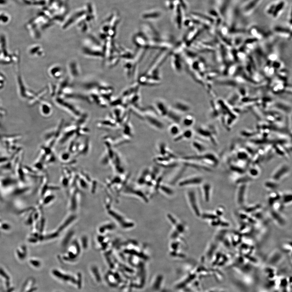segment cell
I'll return each mask as SVG.
<instances>
[{
  "mask_svg": "<svg viewBox=\"0 0 292 292\" xmlns=\"http://www.w3.org/2000/svg\"><path fill=\"white\" fill-rule=\"evenodd\" d=\"M145 119L151 126L157 129L162 130L165 127L163 123L156 117H152V116H146Z\"/></svg>",
  "mask_w": 292,
  "mask_h": 292,
  "instance_id": "7a4b0ae2",
  "label": "cell"
},
{
  "mask_svg": "<svg viewBox=\"0 0 292 292\" xmlns=\"http://www.w3.org/2000/svg\"><path fill=\"white\" fill-rule=\"evenodd\" d=\"M193 135V133L192 131L189 129H187L175 136L174 138V141L177 142L180 141L183 139H190L192 137Z\"/></svg>",
  "mask_w": 292,
  "mask_h": 292,
  "instance_id": "277c9868",
  "label": "cell"
},
{
  "mask_svg": "<svg viewBox=\"0 0 292 292\" xmlns=\"http://www.w3.org/2000/svg\"><path fill=\"white\" fill-rule=\"evenodd\" d=\"M169 132L172 136L175 137L179 135L180 134V129L177 124L175 123V124L172 125L170 127Z\"/></svg>",
  "mask_w": 292,
  "mask_h": 292,
  "instance_id": "30bf717a",
  "label": "cell"
},
{
  "mask_svg": "<svg viewBox=\"0 0 292 292\" xmlns=\"http://www.w3.org/2000/svg\"><path fill=\"white\" fill-rule=\"evenodd\" d=\"M283 201L284 203L288 204L289 202H291L292 195L291 194H284V196H282Z\"/></svg>",
  "mask_w": 292,
  "mask_h": 292,
  "instance_id": "7c38bea8",
  "label": "cell"
},
{
  "mask_svg": "<svg viewBox=\"0 0 292 292\" xmlns=\"http://www.w3.org/2000/svg\"><path fill=\"white\" fill-rule=\"evenodd\" d=\"M192 146L194 149L200 153H204L206 151V148L205 146L198 141H193Z\"/></svg>",
  "mask_w": 292,
  "mask_h": 292,
  "instance_id": "52a82bcc",
  "label": "cell"
},
{
  "mask_svg": "<svg viewBox=\"0 0 292 292\" xmlns=\"http://www.w3.org/2000/svg\"><path fill=\"white\" fill-rule=\"evenodd\" d=\"M184 126L186 127H191L194 122V118L191 116H188L181 120Z\"/></svg>",
  "mask_w": 292,
  "mask_h": 292,
  "instance_id": "ba28073f",
  "label": "cell"
},
{
  "mask_svg": "<svg viewBox=\"0 0 292 292\" xmlns=\"http://www.w3.org/2000/svg\"><path fill=\"white\" fill-rule=\"evenodd\" d=\"M246 188L247 185L245 183H243V184H242L239 187L237 198L238 203L240 205H242L244 202Z\"/></svg>",
  "mask_w": 292,
  "mask_h": 292,
  "instance_id": "3957f363",
  "label": "cell"
},
{
  "mask_svg": "<svg viewBox=\"0 0 292 292\" xmlns=\"http://www.w3.org/2000/svg\"><path fill=\"white\" fill-rule=\"evenodd\" d=\"M250 175L252 177H256L259 175V171L256 168H252L249 171Z\"/></svg>",
  "mask_w": 292,
  "mask_h": 292,
  "instance_id": "4fadbf2b",
  "label": "cell"
},
{
  "mask_svg": "<svg viewBox=\"0 0 292 292\" xmlns=\"http://www.w3.org/2000/svg\"><path fill=\"white\" fill-rule=\"evenodd\" d=\"M290 171L291 168L288 164L286 163L282 164L274 172L272 179L274 181L278 182L288 175Z\"/></svg>",
  "mask_w": 292,
  "mask_h": 292,
  "instance_id": "6da1fadb",
  "label": "cell"
},
{
  "mask_svg": "<svg viewBox=\"0 0 292 292\" xmlns=\"http://www.w3.org/2000/svg\"><path fill=\"white\" fill-rule=\"evenodd\" d=\"M276 181L274 180H270L266 181L265 183V186L267 189L274 190L276 189L278 187V184Z\"/></svg>",
  "mask_w": 292,
  "mask_h": 292,
  "instance_id": "9c48e42d",
  "label": "cell"
},
{
  "mask_svg": "<svg viewBox=\"0 0 292 292\" xmlns=\"http://www.w3.org/2000/svg\"><path fill=\"white\" fill-rule=\"evenodd\" d=\"M166 116L168 117V118L170 120H172L173 122L177 124L181 123V120H182L181 116L179 115H178L177 114L175 113V112L172 111H169Z\"/></svg>",
  "mask_w": 292,
  "mask_h": 292,
  "instance_id": "8992f818",
  "label": "cell"
},
{
  "mask_svg": "<svg viewBox=\"0 0 292 292\" xmlns=\"http://www.w3.org/2000/svg\"><path fill=\"white\" fill-rule=\"evenodd\" d=\"M177 109L182 112H187L189 110V107L186 105L182 103H178L176 106Z\"/></svg>",
  "mask_w": 292,
  "mask_h": 292,
  "instance_id": "8fae6325",
  "label": "cell"
},
{
  "mask_svg": "<svg viewBox=\"0 0 292 292\" xmlns=\"http://www.w3.org/2000/svg\"><path fill=\"white\" fill-rule=\"evenodd\" d=\"M203 181L202 178L200 177H193L189 179L184 180L181 183V186H185L189 184H198Z\"/></svg>",
  "mask_w": 292,
  "mask_h": 292,
  "instance_id": "5b68a950",
  "label": "cell"
}]
</instances>
